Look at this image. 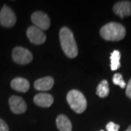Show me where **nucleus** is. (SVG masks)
<instances>
[{
    "label": "nucleus",
    "mask_w": 131,
    "mask_h": 131,
    "mask_svg": "<svg viewBox=\"0 0 131 131\" xmlns=\"http://www.w3.org/2000/svg\"><path fill=\"white\" fill-rule=\"evenodd\" d=\"M61 46L65 55L70 58L77 57L78 48L72 31L67 27H63L59 32Z\"/></svg>",
    "instance_id": "nucleus-1"
},
{
    "label": "nucleus",
    "mask_w": 131,
    "mask_h": 131,
    "mask_svg": "<svg viewBox=\"0 0 131 131\" xmlns=\"http://www.w3.org/2000/svg\"><path fill=\"white\" fill-rule=\"evenodd\" d=\"M101 36L107 41H120L125 37L126 30L122 24L111 22L104 25L100 31Z\"/></svg>",
    "instance_id": "nucleus-2"
},
{
    "label": "nucleus",
    "mask_w": 131,
    "mask_h": 131,
    "mask_svg": "<svg viewBox=\"0 0 131 131\" xmlns=\"http://www.w3.org/2000/svg\"><path fill=\"white\" fill-rule=\"evenodd\" d=\"M66 100L71 108L77 114L84 112L87 108V100L82 92L77 90H70L66 96Z\"/></svg>",
    "instance_id": "nucleus-3"
},
{
    "label": "nucleus",
    "mask_w": 131,
    "mask_h": 131,
    "mask_svg": "<svg viewBox=\"0 0 131 131\" xmlns=\"http://www.w3.org/2000/svg\"><path fill=\"white\" fill-rule=\"evenodd\" d=\"M12 57L13 61L20 65H26L33 60L31 52L23 47H15L13 50Z\"/></svg>",
    "instance_id": "nucleus-4"
},
{
    "label": "nucleus",
    "mask_w": 131,
    "mask_h": 131,
    "mask_svg": "<svg viewBox=\"0 0 131 131\" xmlns=\"http://www.w3.org/2000/svg\"><path fill=\"white\" fill-rule=\"evenodd\" d=\"M16 23V16L11 8L4 5L0 12V24L4 27H12Z\"/></svg>",
    "instance_id": "nucleus-5"
},
{
    "label": "nucleus",
    "mask_w": 131,
    "mask_h": 131,
    "mask_svg": "<svg viewBox=\"0 0 131 131\" xmlns=\"http://www.w3.org/2000/svg\"><path fill=\"white\" fill-rule=\"evenodd\" d=\"M31 21L36 27L41 30H47L50 26V20L47 15L42 11L34 12L31 16Z\"/></svg>",
    "instance_id": "nucleus-6"
},
{
    "label": "nucleus",
    "mask_w": 131,
    "mask_h": 131,
    "mask_svg": "<svg viewBox=\"0 0 131 131\" xmlns=\"http://www.w3.org/2000/svg\"><path fill=\"white\" fill-rule=\"evenodd\" d=\"M26 34L29 41L35 45H42L46 41V35L40 28L36 26L28 27Z\"/></svg>",
    "instance_id": "nucleus-7"
},
{
    "label": "nucleus",
    "mask_w": 131,
    "mask_h": 131,
    "mask_svg": "<svg viewBox=\"0 0 131 131\" xmlns=\"http://www.w3.org/2000/svg\"><path fill=\"white\" fill-rule=\"evenodd\" d=\"M9 105L11 111L17 114H23L27 109V105L25 101L18 95H12L9 98Z\"/></svg>",
    "instance_id": "nucleus-8"
},
{
    "label": "nucleus",
    "mask_w": 131,
    "mask_h": 131,
    "mask_svg": "<svg viewBox=\"0 0 131 131\" xmlns=\"http://www.w3.org/2000/svg\"><path fill=\"white\" fill-rule=\"evenodd\" d=\"M113 10L114 13L123 18L131 15V2L130 1H120L114 5Z\"/></svg>",
    "instance_id": "nucleus-9"
},
{
    "label": "nucleus",
    "mask_w": 131,
    "mask_h": 131,
    "mask_svg": "<svg viewBox=\"0 0 131 131\" xmlns=\"http://www.w3.org/2000/svg\"><path fill=\"white\" fill-rule=\"evenodd\" d=\"M53 97L48 93L37 94L34 98V102L40 107H50L53 103Z\"/></svg>",
    "instance_id": "nucleus-10"
},
{
    "label": "nucleus",
    "mask_w": 131,
    "mask_h": 131,
    "mask_svg": "<svg viewBox=\"0 0 131 131\" xmlns=\"http://www.w3.org/2000/svg\"><path fill=\"white\" fill-rule=\"evenodd\" d=\"M11 88L18 92L26 93L30 88L29 82L22 77H16L11 81Z\"/></svg>",
    "instance_id": "nucleus-11"
},
{
    "label": "nucleus",
    "mask_w": 131,
    "mask_h": 131,
    "mask_svg": "<svg viewBox=\"0 0 131 131\" xmlns=\"http://www.w3.org/2000/svg\"><path fill=\"white\" fill-rule=\"evenodd\" d=\"M54 85V80L51 77H45L36 80L34 82V88L37 90L46 91L50 90Z\"/></svg>",
    "instance_id": "nucleus-12"
},
{
    "label": "nucleus",
    "mask_w": 131,
    "mask_h": 131,
    "mask_svg": "<svg viewBox=\"0 0 131 131\" xmlns=\"http://www.w3.org/2000/svg\"><path fill=\"white\" fill-rule=\"evenodd\" d=\"M56 125L60 131H71L72 130V125L70 119L64 114H60L58 116Z\"/></svg>",
    "instance_id": "nucleus-13"
},
{
    "label": "nucleus",
    "mask_w": 131,
    "mask_h": 131,
    "mask_svg": "<svg viewBox=\"0 0 131 131\" xmlns=\"http://www.w3.org/2000/svg\"><path fill=\"white\" fill-rule=\"evenodd\" d=\"M96 94L100 98H105L109 94V88L107 80H102L97 87Z\"/></svg>",
    "instance_id": "nucleus-14"
},
{
    "label": "nucleus",
    "mask_w": 131,
    "mask_h": 131,
    "mask_svg": "<svg viewBox=\"0 0 131 131\" xmlns=\"http://www.w3.org/2000/svg\"><path fill=\"white\" fill-rule=\"evenodd\" d=\"M120 58L121 55L118 50H114L111 54V69L115 71L120 67Z\"/></svg>",
    "instance_id": "nucleus-15"
},
{
    "label": "nucleus",
    "mask_w": 131,
    "mask_h": 131,
    "mask_svg": "<svg viewBox=\"0 0 131 131\" xmlns=\"http://www.w3.org/2000/svg\"><path fill=\"white\" fill-rule=\"evenodd\" d=\"M112 81L114 84L116 85H119L121 88H125L126 87V83L123 80L122 75L119 73H117L114 75Z\"/></svg>",
    "instance_id": "nucleus-16"
},
{
    "label": "nucleus",
    "mask_w": 131,
    "mask_h": 131,
    "mask_svg": "<svg viewBox=\"0 0 131 131\" xmlns=\"http://www.w3.org/2000/svg\"><path fill=\"white\" fill-rule=\"evenodd\" d=\"M106 128L107 131H119V125L114 123L113 122H110L106 125Z\"/></svg>",
    "instance_id": "nucleus-17"
},
{
    "label": "nucleus",
    "mask_w": 131,
    "mask_h": 131,
    "mask_svg": "<svg viewBox=\"0 0 131 131\" xmlns=\"http://www.w3.org/2000/svg\"><path fill=\"white\" fill-rule=\"evenodd\" d=\"M0 131H9V127L7 124L0 118Z\"/></svg>",
    "instance_id": "nucleus-18"
},
{
    "label": "nucleus",
    "mask_w": 131,
    "mask_h": 131,
    "mask_svg": "<svg viewBox=\"0 0 131 131\" xmlns=\"http://www.w3.org/2000/svg\"><path fill=\"white\" fill-rule=\"evenodd\" d=\"M126 95L127 96L131 99V79L129 80L128 83L127 84L126 88Z\"/></svg>",
    "instance_id": "nucleus-19"
},
{
    "label": "nucleus",
    "mask_w": 131,
    "mask_h": 131,
    "mask_svg": "<svg viewBox=\"0 0 131 131\" xmlns=\"http://www.w3.org/2000/svg\"><path fill=\"white\" fill-rule=\"evenodd\" d=\"M125 131H131V125H130V126L128 127V128H127Z\"/></svg>",
    "instance_id": "nucleus-20"
},
{
    "label": "nucleus",
    "mask_w": 131,
    "mask_h": 131,
    "mask_svg": "<svg viewBox=\"0 0 131 131\" xmlns=\"http://www.w3.org/2000/svg\"><path fill=\"white\" fill-rule=\"evenodd\" d=\"M100 131H104V130H100Z\"/></svg>",
    "instance_id": "nucleus-21"
}]
</instances>
